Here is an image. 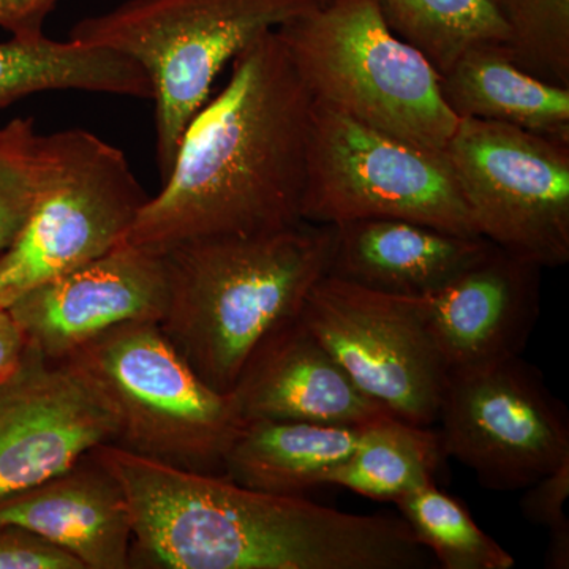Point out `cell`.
<instances>
[{
    "label": "cell",
    "instance_id": "obj_11",
    "mask_svg": "<svg viewBox=\"0 0 569 569\" xmlns=\"http://www.w3.org/2000/svg\"><path fill=\"white\" fill-rule=\"evenodd\" d=\"M299 318L367 397L413 425L438 422L448 369L403 296L326 274Z\"/></svg>",
    "mask_w": 569,
    "mask_h": 569
},
{
    "label": "cell",
    "instance_id": "obj_10",
    "mask_svg": "<svg viewBox=\"0 0 569 569\" xmlns=\"http://www.w3.org/2000/svg\"><path fill=\"white\" fill-rule=\"evenodd\" d=\"M438 421L447 458L485 489H527L569 460L567 407L522 356L449 373Z\"/></svg>",
    "mask_w": 569,
    "mask_h": 569
},
{
    "label": "cell",
    "instance_id": "obj_8",
    "mask_svg": "<svg viewBox=\"0 0 569 569\" xmlns=\"http://www.w3.org/2000/svg\"><path fill=\"white\" fill-rule=\"evenodd\" d=\"M51 168L20 234L0 252V307L126 241L149 194L121 149L86 130L50 134Z\"/></svg>",
    "mask_w": 569,
    "mask_h": 569
},
{
    "label": "cell",
    "instance_id": "obj_29",
    "mask_svg": "<svg viewBox=\"0 0 569 569\" xmlns=\"http://www.w3.org/2000/svg\"><path fill=\"white\" fill-rule=\"evenodd\" d=\"M26 347L28 342L20 326L9 309L0 307V377L9 373L21 361Z\"/></svg>",
    "mask_w": 569,
    "mask_h": 569
},
{
    "label": "cell",
    "instance_id": "obj_6",
    "mask_svg": "<svg viewBox=\"0 0 569 569\" xmlns=\"http://www.w3.org/2000/svg\"><path fill=\"white\" fill-rule=\"evenodd\" d=\"M110 406L112 445L168 466L222 475L223 458L246 421L231 392L194 372L157 321H129L63 359Z\"/></svg>",
    "mask_w": 569,
    "mask_h": 569
},
{
    "label": "cell",
    "instance_id": "obj_7",
    "mask_svg": "<svg viewBox=\"0 0 569 569\" xmlns=\"http://www.w3.org/2000/svg\"><path fill=\"white\" fill-rule=\"evenodd\" d=\"M301 219L335 227L399 219L479 236L447 153L397 140L316 102Z\"/></svg>",
    "mask_w": 569,
    "mask_h": 569
},
{
    "label": "cell",
    "instance_id": "obj_4",
    "mask_svg": "<svg viewBox=\"0 0 569 569\" xmlns=\"http://www.w3.org/2000/svg\"><path fill=\"white\" fill-rule=\"evenodd\" d=\"M276 31L313 102L445 152L459 119L441 96L440 73L388 28L376 0H321Z\"/></svg>",
    "mask_w": 569,
    "mask_h": 569
},
{
    "label": "cell",
    "instance_id": "obj_22",
    "mask_svg": "<svg viewBox=\"0 0 569 569\" xmlns=\"http://www.w3.org/2000/svg\"><path fill=\"white\" fill-rule=\"evenodd\" d=\"M388 28L417 48L438 73L481 44H507V21L490 0H376Z\"/></svg>",
    "mask_w": 569,
    "mask_h": 569
},
{
    "label": "cell",
    "instance_id": "obj_1",
    "mask_svg": "<svg viewBox=\"0 0 569 569\" xmlns=\"http://www.w3.org/2000/svg\"><path fill=\"white\" fill-rule=\"evenodd\" d=\"M132 518L130 568L422 569L429 550L400 516L351 515L100 445Z\"/></svg>",
    "mask_w": 569,
    "mask_h": 569
},
{
    "label": "cell",
    "instance_id": "obj_2",
    "mask_svg": "<svg viewBox=\"0 0 569 569\" xmlns=\"http://www.w3.org/2000/svg\"><path fill=\"white\" fill-rule=\"evenodd\" d=\"M312 112L279 33L258 37L187 127L162 190L142 206L123 242L164 253L301 223Z\"/></svg>",
    "mask_w": 569,
    "mask_h": 569
},
{
    "label": "cell",
    "instance_id": "obj_18",
    "mask_svg": "<svg viewBox=\"0 0 569 569\" xmlns=\"http://www.w3.org/2000/svg\"><path fill=\"white\" fill-rule=\"evenodd\" d=\"M441 96L458 119L507 123L569 142V88L535 77L507 44H481L440 74Z\"/></svg>",
    "mask_w": 569,
    "mask_h": 569
},
{
    "label": "cell",
    "instance_id": "obj_16",
    "mask_svg": "<svg viewBox=\"0 0 569 569\" xmlns=\"http://www.w3.org/2000/svg\"><path fill=\"white\" fill-rule=\"evenodd\" d=\"M0 526L33 531L84 569L130 568L133 533L126 493L91 452L69 470L0 500Z\"/></svg>",
    "mask_w": 569,
    "mask_h": 569
},
{
    "label": "cell",
    "instance_id": "obj_14",
    "mask_svg": "<svg viewBox=\"0 0 569 569\" xmlns=\"http://www.w3.org/2000/svg\"><path fill=\"white\" fill-rule=\"evenodd\" d=\"M541 268L493 246L436 291L403 296L448 373L522 355L539 318Z\"/></svg>",
    "mask_w": 569,
    "mask_h": 569
},
{
    "label": "cell",
    "instance_id": "obj_9",
    "mask_svg": "<svg viewBox=\"0 0 569 569\" xmlns=\"http://www.w3.org/2000/svg\"><path fill=\"white\" fill-rule=\"evenodd\" d=\"M445 153L481 238L541 269L568 263L569 142L459 119Z\"/></svg>",
    "mask_w": 569,
    "mask_h": 569
},
{
    "label": "cell",
    "instance_id": "obj_3",
    "mask_svg": "<svg viewBox=\"0 0 569 569\" xmlns=\"http://www.w3.org/2000/svg\"><path fill=\"white\" fill-rule=\"evenodd\" d=\"M335 224L203 239L162 253L168 305L160 328L209 387L231 392L258 343L301 313L329 274Z\"/></svg>",
    "mask_w": 569,
    "mask_h": 569
},
{
    "label": "cell",
    "instance_id": "obj_27",
    "mask_svg": "<svg viewBox=\"0 0 569 569\" xmlns=\"http://www.w3.org/2000/svg\"><path fill=\"white\" fill-rule=\"evenodd\" d=\"M0 569H84L80 560L31 530L0 526Z\"/></svg>",
    "mask_w": 569,
    "mask_h": 569
},
{
    "label": "cell",
    "instance_id": "obj_25",
    "mask_svg": "<svg viewBox=\"0 0 569 569\" xmlns=\"http://www.w3.org/2000/svg\"><path fill=\"white\" fill-rule=\"evenodd\" d=\"M511 31L516 62L569 88V0H490Z\"/></svg>",
    "mask_w": 569,
    "mask_h": 569
},
{
    "label": "cell",
    "instance_id": "obj_20",
    "mask_svg": "<svg viewBox=\"0 0 569 569\" xmlns=\"http://www.w3.org/2000/svg\"><path fill=\"white\" fill-rule=\"evenodd\" d=\"M50 91H84L152 99L144 69L121 52L47 36L0 43V110Z\"/></svg>",
    "mask_w": 569,
    "mask_h": 569
},
{
    "label": "cell",
    "instance_id": "obj_23",
    "mask_svg": "<svg viewBox=\"0 0 569 569\" xmlns=\"http://www.w3.org/2000/svg\"><path fill=\"white\" fill-rule=\"evenodd\" d=\"M418 541L445 569H511L515 557L479 529L458 498L433 485L396 501Z\"/></svg>",
    "mask_w": 569,
    "mask_h": 569
},
{
    "label": "cell",
    "instance_id": "obj_28",
    "mask_svg": "<svg viewBox=\"0 0 569 569\" xmlns=\"http://www.w3.org/2000/svg\"><path fill=\"white\" fill-rule=\"evenodd\" d=\"M59 0H0V29L14 39L33 40L43 37L48 14Z\"/></svg>",
    "mask_w": 569,
    "mask_h": 569
},
{
    "label": "cell",
    "instance_id": "obj_19",
    "mask_svg": "<svg viewBox=\"0 0 569 569\" xmlns=\"http://www.w3.org/2000/svg\"><path fill=\"white\" fill-rule=\"evenodd\" d=\"M362 426L254 419L247 421L223 458V477L260 492L305 497L328 486L353 455Z\"/></svg>",
    "mask_w": 569,
    "mask_h": 569
},
{
    "label": "cell",
    "instance_id": "obj_13",
    "mask_svg": "<svg viewBox=\"0 0 569 569\" xmlns=\"http://www.w3.org/2000/svg\"><path fill=\"white\" fill-rule=\"evenodd\" d=\"M168 305L162 253L127 242L33 288L9 307L28 346L63 361L93 337L129 321L160 323Z\"/></svg>",
    "mask_w": 569,
    "mask_h": 569
},
{
    "label": "cell",
    "instance_id": "obj_24",
    "mask_svg": "<svg viewBox=\"0 0 569 569\" xmlns=\"http://www.w3.org/2000/svg\"><path fill=\"white\" fill-rule=\"evenodd\" d=\"M50 168V134L37 132L32 118L0 127V252L28 222Z\"/></svg>",
    "mask_w": 569,
    "mask_h": 569
},
{
    "label": "cell",
    "instance_id": "obj_5",
    "mask_svg": "<svg viewBox=\"0 0 569 569\" xmlns=\"http://www.w3.org/2000/svg\"><path fill=\"white\" fill-rule=\"evenodd\" d=\"M321 0H127L73 26L70 39L121 52L152 82L162 181L212 82L258 37Z\"/></svg>",
    "mask_w": 569,
    "mask_h": 569
},
{
    "label": "cell",
    "instance_id": "obj_21",
    "mask_svg": "<svg viewBox=\"0 0 569 569\" xmlns=\"http://www.w3.org/2000/svg\"><path fill=\"white\" fill-rule=\"evenodd\" d=\"M445 459L438 430L385 415L362 426L353 455L331 475L328 486L396 503L433 485Z\"/></svg>",
    "mask_w": 569,
    "mask_h": 569
},
{
    "label": "cell",
    "instance_id": "obj_26",
    "mask_svg": "<svg viewBox=\"0 0 569 569\" xmlns=\"http://www.w3.org/2000/svg\"><path fill=\"white\" fill-rule=\"evenodd\" d=\"M569 496V460L527 488L520 501L523 516L549 530L546 568H569V520L565 501Z\"/></svg>",
    "mask_w": 569,
    "mask_h": 569
},
{
    "label": "cell",
    "instance_id": "obj_30",
    "mask_svg": "<svg viewBox=\"0 0 569 569\" xmlns=\"http://www.w3.org/2000/svg\"><path fill=\"white\" fill-rule=\"evenodd\" d=\"M3 377V376H2Z\"/></svg>",
    "mask_w": 569,
    "mask_h": 569
},
{
    "label": "cell",
    "instance_id": "obj_17",
    "mask_svg": "<svg viewBox=\"0 0 569 569\" xmlns=\"http://www.w3.org/2000/svg\"><path fill=\"white\" fill-rule=\"evenodd\" d=\"M470 238L399 219L337 224L329 274L392 296H422L443 287L492 249Z\"/></svg>",
    "mask_w": 569,
    "mask_h": 569
},
{
    "label": "cell",
    "instance_id": "obj_15",
    "mask_svg": "<svg viewBox=\"0 0 569 569\" xmlns=\"http://www.w3.org/2000/svg\"><path fill=\"white\" fill-rule=\"evenodd\" d=\"M231 395L246 422L282 419L359 427L391 415L356 387L299 317L258 343Z\"/></svg>",
    "mask_w": 569,
    "mask_h": 569
},
{
    "label": "cell",
    "instance_id": "obj_12",
    "mask_svg": "<svg viewBox=\"0 0 569 569\" xmlns=\"http://www.w3.org/2000/svg\"><path fill=\"white\" fill-rule=\"evenodd\" d=\"M116 437L118 422L99 391L69 362L26 347L0 377V500L69 470Z\"/></svg>",
    "mask_w": 569,
    "mask_h": 569
}]
</instances>
